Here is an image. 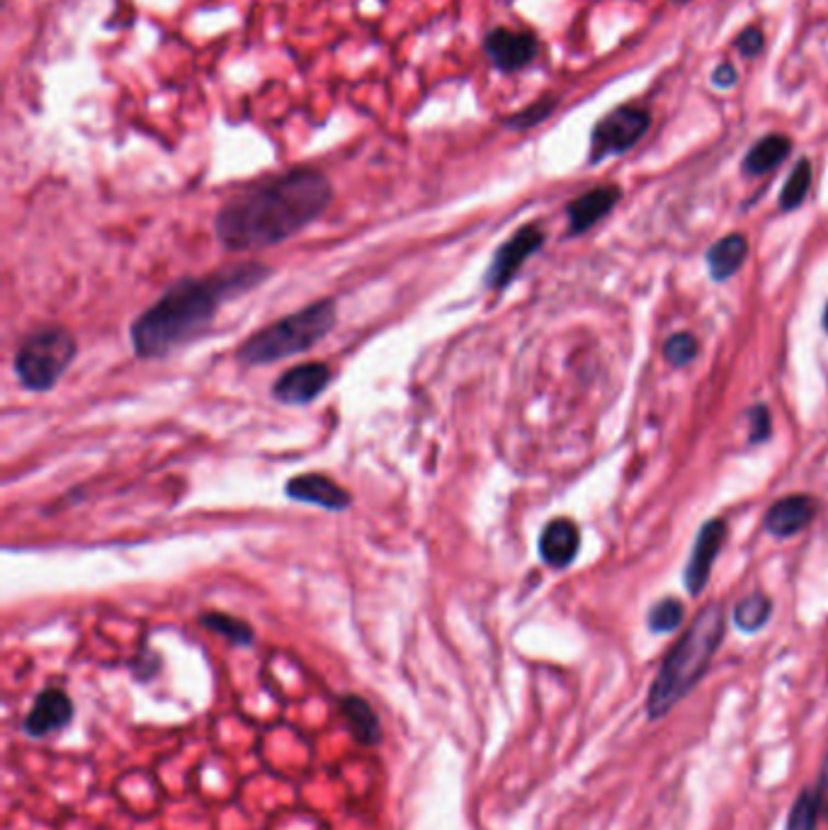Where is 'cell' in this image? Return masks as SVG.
Returning <instances> with one entry per match:
<instances>
[{
	"label": "cell",
	"mask_w": 828,
	"mask_h": 830,
	"mask_svg": "<svg viewBox=\"0 0 828 830\" xmlns=\"http://www.w3.org/2000/svg\"><path fill=\"white\" fill-rule=\"evenodd\" d=\"M724 540H726L724 520H710L700 527L695 546H692V554L688 558L686 576H682V580H686V588H688V592H692V596H700L704 586H708L712 566L720 556V549H722Z\"/></svg>",
	"instance_id": "8fae6325"
},
{
	"label": "cell",
	"mask_w": 828,
	"mask_h": 830,
	"mask_svg": "<svg viewBox=\"0 0 828 830\" xmlns=\"http://www.w3.org/2000/svg\"><path fill=\"white\" fill-rule=\"evenodd\" d=\"M792 151V141L782 134H768V137L758 139L741 161V171L746 175H766L787 159Z\"/></svg>",
	"instance_id": "ac0fdd59"
},
{
	"label": "cell",
	"mask_w": 828,
	"mask_h": 830,
	"mask_svg": "<svg viewBox=\"0 0 828 830\" xmlns=\"http://www.w3.org/2000/svg\"><path fill=\"white\" fill-rule=\"evenodd\" d=\"M271 267L239 263L205 277H183L131 323V347L141 360H159L205 335L227 301L271 277Z\"/></svg>",
	"instance_id": "7a4b0ae2"
},
{
	"label": "cell",
	"mask_w": 828,
	"mask_h": 830,
	"mask_svg": "<svg viewBox=\"0 0 828 830\" xmlns=\"http://www.w3.org/2000/svg\"><path fill=\"white\" fill-rule=\"evenodd\" d=\"M556 107H559V97L542 95V97H537L534 103H530L528 107L513 112L510 117L503 119V127L510 129V131L534 129V127H540L542 122L550 119L554 115Z\"/></svg>",
	"instance_id": "44dd1931"
},
{
	"label": "cell",
	"mask_w": 828,
	"mask_h": 830,
	"mask_svg": "<svg viewBox=\"0 0 828 830\" xmlns=\"http://www.w3.org/2000/svg\"><path fill=\"white\" fill-rule=\"evenodd\" d=\"M670 3H676V5H686V3H690V0H670Z\"/></svg>",
	"instance_id": "4dcf8cb0"
},
{
	"label": "cell",
	"mask_w": 828,
	"mask_h": 830,
	"mask_svg": "<svg viewBox=\"0 0 828 830\" xmlns=\"http://www.w3.org/2000/svg\"><path fill=\"white\" fill-rule=\"evenodd\" d=\"M285 493H287V498L309 503V506H317L331 512H343L353 506L350 491H345L338 481L321 474V471H309V474H299L295 479H289Z\"/></svg>",
	"instance_id": "30bf717a"
},
{
	"label": "cell",
	"mask_w": 828,
	"mask_h": 830,
	"mask_svg": "<svg viewBox=\"0 0 828 830\" xmlns=\"http://www.w3.org/2000/svg\"><path fill=\"white\" fill-rule=\"evenodd\" d=\"M770 612H773V602H770V598L763 596V592H754V596H748L736 604L734 624L741 632H758V630H763L766 622L770 620Z\"/></svg>",
	"instance_id": "7402d4cb"
},
{
	"label": "cell",
	"mask_w": 828,
	"mask_h": 830,
	"mask_svg": "<svg viewBox=\"0 0 828 830\" xmlns=\"http://www.w3.org/2000/svg\"><path fill=\"white\" fill-rule=\"evenodd\" d=\"M622 189L618 185H600L593 187L566 205L568 217V235H580L596 227L600 219H606L610 211L618 207Z\"/></svg>",
	"instance_id": "4fadbf2b"
},
{
	"label": "cell",
	"mask_w": 828,
	"mask_h": 830,
	"mask_svg": "<svg viewBox=\"0 0 828 830\" xmlns=\"http://www.w3.org/2000/svg\"><path fill=\"white\" fill-rule=\"evenodd\" d=\"M335 323H338L335 299H319L245 338L237 350V360L249 367H265L309 353L311 347H317L326 338L335 328Z\"/></svg>",
	"instance_id": "277c9868"
},
{
	"label": "cell",
	"mask_w": 828,
	"mask_h": 830,
	"mask_svg": "<svg viewBox=\"0 0 828 830\" xmlns=\"http://www.w3.org/2000/svg\"><path fill=\"white\" fill-rule=\"evenodd\" d=\"M682 620H686L682 602L676 598H664L654 604L652 612H648V630L656 634H668L678 630Z\"/></svg>",
	"instance_id": "cb8c5ba5"
},
{
	"label": "cell",
	"mask_w": 828,
	"mask_h": 830,
	"mask_svg": "<svg viewBox=\"0 0 828 830\" xmlns=\"http://www.w3.org/2000/svg\"><path fill=\"white\" fill-rule=\"evenodd\" d=\"M199 624H203L205 630L223 636L233 646H251L255 638L251 624H245L243 620H239V616H231L223 612H205L203 616H199Z\"/></svg>",
	"instance_id": "d6986e66"
},
{
	"label": "cell",
	"mask_w": 828,
	"mask_h": 830,
	"mask_svg": "<svg viewBox=\"0 0 828 830\" xmlns=\"http://www.w3.org/2000/svg\"><path fill=\"white\" fill-rule=\"evenodd\" d=\"M341 712L348 722V728L357 743L363 746H377L382 740V722L375 714L372 704L365 702L357 694H345L341 700Z\"/></svg>",
	"instance_id": "e0dca14e"
},
{
	"label": "cell",
	"mask_w": 828,
	"mask_h": 830,
	"mask_svg": "<svg viewBox=\"0 0 828 830\" xmlns=\"http://www.w3.org/2000/svg\"><path fill=\"white\" fill-rule=\"evenodd\" d=\"M812 177H814V173H812V161L809 159H800L797 163H794L787 183L782 185V193L778 199V205L782 211H792V209L802 207V201L807 199V195H809Z\"/></svg>",
	"instance_id": "ffe728a7"
},
{
	"label": "cell",
	"mask_w": 828,
	"mask_h": 830,
	"mask_svg": "<svg viewBox=\"0 0 828 830\" xmlns=\"http://www.w3.org/2000/svg\"><path fill=\"white\" fill-rule=\"evenodd\" d=\"M698 350H700L698 338H695V335H690V333H676V335H670V338H668L666 345H664L666 360H668L670 365H674V367H686V365H690V362L698 357Z\"/></svg>",
	"instance_id": "d4e9b609"
},
{
	"label": "cell",
	"mask_w": 828,
	"mask_h": 830,
	"mask_svg": "<svg viewBox=\"0 0 828 830\" xmlns=\"http://www.w3.org/2000/svg\"><path fill=\"white\" fill-rule=\"evenodd\" d=\"M712 85L722 88V91H729V88L736 85V69H734L732 61H722L717 69H714Z\"/></svg>",
	"instance_id": "83f0119b"
},
{
	"label": "cell",
	"mask_w": 828,
	"mask_h": 830,
	"mask_svg": "<svg viewBox=\"0 0 828 830\" xmlns=\"http://www.w3.org/2000/svg\"><path fill=\"white\" fill-rule=\"evenodd\" d=\"M544 231L540 223H525L506 243L498 245L484 275V285L488 289H506L513 277L520 273V267L528 263V257L534 255L544 245Z\"/></svg>",
	"instance_id": "52a82bcc"
},
{
	"label": "cell",
	"mask_w": 828,
	"mask_h": 830,
	"mask_svg": "<svg viewBox=\"0 0 828 830\" xmlns=\"http://www.w3.org/2000/svg\"><path fill=\"white\" fill-rule=\"evenodd\" d=\"M824 328L828 331V304L824 307Z\"/></svg>",
	"instance_id": "f546056e"
},
{
	"label": "cell",
	"mask_w": 828,
	"mask_h": 830,
	"mask_svg": "<svg viewBox=\"0 0 828 830\" xmlns=\"http://www.w3.org/2000/svg\"><path fill=\"white\" fill-rule=\"evenodd\" d=\"M73 719V702L69 694L59 688H47L37 694L35 704L22 722L25 734L32 738H44L49 734L61 731Z\"/></svg>",
	"instance_id": "7c38bea8"
},
{
	"label": "cell",
	"mask_w": 828,
	"mask_h": 830,
	"mask_svg": "<svg viewBox=\"0 0 828 830\" xmlns=\"http://www.w3.org/2000/svg\"><path fill=\"white\" fill-rule=\"evenodd\" d=\"M748 420H751V445L766 442L770 437V430H773L770 411L766 406H754L751 411H748Z\"/></svg>",
	"instance_id": "4316f807"
},
{
	"label": "cell",
	"mask_w": 828,
	"mask_h": 830,
	"mask_svg": "<svg viewBox=\"0 0 828 830\" xmlns=\"http://www.w3.org/2000/svg\"><path fill=\"white\" fill-rule=\"evenodd\" d=\"M540 556L547 566L562 570L574 564L580 546L578 524L568 518H556L544 524L540 534Z\"/></svg>",
	"instance_id": "5bb4252c"
},
{
	"label": "cell",
	"mask_w": 828,
	"mask_h": 830,
	"mask_svg": "<svg viewBox=\"0 0 828 830\" xmlns=\"http://www.w3.org/2000/svg\"><path fill=\"white\" fill-rule=\"evenodd\" d=\"M726 632V612L722 602H710L695 614L670 654L658 668L646 698L648 719H664L674 706L695 690L698 682L708 672L714 654L722 646Z\"/></svg>",
	"instance_id": "3957f363"
},
{
	"label": "cell",
	"mask_w": 828,
	"mask_h": 830,
	"mask_svg": "<svg viewBox=\"0 0 828 830\" xmlns=\"http://www.w3.org/2000/svg\"><path fill=\"white\" fill-rule=\"evenodd\" d=\"M816 796H819L821 816L828 818V750L821 762V775H819V784H816Z\"/></svg>",
	"instance_id": "f1b7e54d"
},
{
	"label": "cell",
	"mask_w": 828,
	"mask_h": 830,
	"mask_svg": "<svg viewBox=\"0 0 828 830\" xmlns=\"http://www.w3.org/2000/svg\"><path fill=\"white\" fill-rule=\"evenodd\" d=\"M333 201V185L317 168L267 177L245 187L217 211L215 233L231 253L273 249L319 221Z\"/></svg>",
	"instance_id": "6da1fadb"
},
{
	"label": "cell",
	"mask_w": 828,
	"mask_h": 830,
	"mask_svg": "<svg viewBox=\"0 0 828 830\" xmlns=\"http://www.w3.org/2000/svg\"><path fill=\"white\" fill-rule=\"evenodd\" d=\"M816 515V500L809 496H790L778 500L766 512V530L773 537H794L809 527Z\"/></svg>",
	"instance_id": "9a60e30c"
},
{
	"label": "cell",
	"mask_w": 828,
	"mask_h": 830,
	"mask_svg": "<svg viewBox=\"0 0 828 830\" xmlns=\"http://www.w3.org/2000/svg\"><path fill=\"white\" fill-rule=\"evenodd\" d=\"M484 54L501 73H518L537 59L540 42L530 32L494 27L484 37Z\"/></svg>",
	"instance_id": "ba28073f"
},
{
	"label": "cell",
	"mask_w": 828,
	"mask_h": 830,
	"mask_svg": "<svg viewBox=\"0 0 828 830\" xmlns=\"http://www.w3.org/2000/svg\"><path fill=\"white\" fill-rule=\"evenodd\" d=\"M819 816H821V806H819L816 789H804L800 792L797 802H794L792 806L790 818H787V830H816Z\"/></svg>",
	"instance_id": "603a6c76"
},
{
	"label": "cell",
	"mask_w": 828,
	"mask_h": 830,
	"mask_svg": "<svg viewBox=\"0 0 828 830\" xmlns=\"http://www.w3.org/2000/svg\"><path fill=\"white\" fill-rule=\"evenodd\" d=\"M331 367L323 362H301L273 384V399L285 406H307L317 401L331 384Z\"/></svg>",
	"instance_id": "9c48e42d"
},
{
	"label": "cell",
	"mask_w": 828,
	"mask_h": 830,
	"mask_svg": "<svg viewBox=\"0 0 828 830\" xmlns=\"http://www.w3.org/2000/svg\"><path fill=\"white\" fill-rule=\"evenodd\" d=\"M748 257V241L744 233H729L720 239L708 251V267L714 283H724V279L734 277L741 270Z\"/></svg>",
	"instance_id": "2e32d148"
},
{
	"label": "cell",
	"mask_w": 828,
	"mask_h": 830,
	"mask_svg": "<svg viewBox=\"0 0 828 830\" xmlns=\"http://www.w3.org/2000/svg\"><path fill=\"white\" fill-rule=\"evenodd\" d=\"M763 47H766V39H763V32H760L758 27H746L738 32V37L734 39V49L741 56H746V59H754V56L763 51Z\"/></svg>",
	"instance_id": "484cf974"
},
{
	"label": "cell",
	"mask_w": 828,
	"mask_h": 830,
	"mask_svg": "<svg viewBox=\"0 0 828 830\" xmlns=\"http://www.w3.org/2000/svg\"><path fill=\"white\" fill-rule=\"evenodd\" d=\"M78 355V343L64 325H42L25 335L15 353V377L25 391L47 394L66 374Z\"/></svg>",
	"instance_id": "5b68a950"
},
{
	"label": "cell",
	"mask_w": 828,
	"mask_h": 830,
	"mask_svg": "<svg viewBox=\"0 0 828 830\" xmlns=\"http://www.w3.org/2000/svg\"><path fill=\"white\" fill-rule=\"evenodd\" d=\"M652 127V115L640 105H620L606 112L590 131L588 163L598 165L610 155H622L644 139Z\"/></svg>",
	"instance_id": "8992f818"
}]
</instances>
